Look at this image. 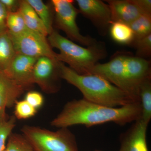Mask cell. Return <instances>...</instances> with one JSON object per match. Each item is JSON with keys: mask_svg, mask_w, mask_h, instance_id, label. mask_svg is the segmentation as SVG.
I'll list each match as a JSON object with an SVG mask.
<instances>
[{"mask_svg": "<svg viewBox=\"0 0 151 151\" xmlns=\"http://www.w3.org/2000/svg\"><path fill=\"white\" fill-rule=\"evenodd\" d=\"M58 67L60 78L76 87L87 101L111 108L135 102L124 91L100 76L78 74L59 61Z\"/></svg>", "mask_w": 151, "mask_h": 151, "instance_id": "obj_2", "label": "cell"}, {"mask_svg": "<svg viewBox=\"0 0 151 151\" xmlns=\"http://www.w3.org/2000/svg\"><path fill=\"white\" fill-rule=\"evenodd\" d=\"M51 3L55 13L57 27L64 32L69 40L87 47L97 42L94 39L85 36L80 33L76 22V17L80 12L73 5V1L52 0Z\"/></svg>", "mask_w": 151, "mask_h": 151, "instance_id": "obj_5", "label": "cell"}, {"mask_svg": "<svg viewBox=\"0 0 151 151\" xmlns=\"http://www.w3.org/2000/svg\"><path fill=\"white\" fill-rule=\"evenodd\" d=\"M148 124L140 119L122 135L119 151H149L147 142Z\"/></svg>", "mask_w": 151, "mask_h": 151, "instance_id": "obj_12", "label": "cell"}, {"mask_svg": "<svg viewBox=\"0 0 151 151\" xmlns=\"http://www.w3.org/2000/svg\"><path fill=\"white\" fill-rule=\"evenodd\" d=\"M8 13L5 7L0 1V33L7 31L6 22Z\"/></svg>", "mask_w": 151, "mask_h": 151, "instance_id": "obj_27", "label": "cell"}, {"mask_svg": "<svg viewBox=\"0 0 151 151\" xmlns=\"http://www.w3.org/2000/svg\"><path fill=\"white\" fill-rule=\"evenodd\" d=\"M21 132L35 151H78L75 136L68 128L53 132L25 125Z\"/></svg>", "mask_w": 151, "mask_h": 151, "instance_id": "obj_4", "label": "cell"}, {"mask_svg": "<svg viewBox=\"0 0 151 151\" xmlns=\"http://www.w3.org/2000/svg\"><path fill=\"white\" fill-rule=\"evenodd\" d=\"M132 45L136 49L135 56L145 59L151 56V34L145 37L135 40Z\"/></svg>", "mask_w": 151, "mask_h": 151, "instance_id": "obj_25", "label": "cell"}, {"mask_svg": "<svg viewBox=\"0 0 151 151\" xmlns=\"http://www.w3.org/2000/svg\"><path fill=\"white\" fill-rule=\"evenodd\" d=\"M24 100L37 110L42 107L44 102L43 95L39 92L35 91L28 92Z\"/></svg>", "mask_w": 151, "mask_h": 151, "instance_id": "obj_26", "label": "cell"}, {"mask_svg": "<svg viewBox=\"0 0 151 151\" xmlns=\"http://www.w3.org/2000/svg\"><path fill=\"white\" fill-rule=\"evenodd\" d=\"M124 63L130 97L134 102H140L139 89L141 84L146 80L151 78L150 61L126 53Z\"/></svg>", "mask_w": 151, "mask_h": 151, "instance_id": "obj_7", "label": "cell"}, {"mask_svg": "<svg viewBox=\"0 0 151 151\" xmlns=\"http://www.w3.org/2000/svg\"><path fill=\"white\" fill-rule=\"evenodd\" d=\"M125 53L118 52L108 62L97 63L92 68L89 74L102 76L124 91L130 97L129 87L124 63Z\"/></svg>", "mask_w": 151, "mask_h": 151, "instance_id": "obj_9", "label": "cell"}, {"mask_svg": "<svg viewBox=\"0 0 151 151\" xmlns=\"http://www.w3.org/2000/svg\"><path fill=\"white\" fill-rule=\"evenodd\" d=\"M143 13L151 14V0H137Z\"/></svg>", "mask_w": 151, "mask_h": 151, "instance_id": "obj_29", "label": "cell"}, {"mask_svg": "<svg viewBox=\"0 0 151 151\" xmlns=\"http://www.w3.org/2000/svg\"><path fill=\"white\" fill-rule=\"evenodd\" d=\"M79 12L89 19L101 32H107L111 25V12L108 4L100 0H77Z\"/></svg>", "mask_w": 151, "mask_h": 151, "instance_id": "obj_10", "label": "cell"}, {"mask_svg": "<svg viewBox=\"0 0 151 151\" xmlns=\"http://www.w3.org/2000/svg\"><path fill=\"white\" fill-rule=\"evenodd\" d=\"M19 10L22 14L28 29L40 33L46 37L48 35L43 23L26 0L20 1Z\"/></svg>", "mask_w": 151, "mask_h": 151, "instance_id": "obj_15", "label": "cell"}, {"mask_svg": "<svg viewBox=\"0 0 151 151\" xmlns=\"http://www.w3.org/2000/svg\"><path fill=\"white\" fill-rule=\"evenodd\" d=\"M139 100L142 108L141 119L149 124L151 119V78L146 80L141 84Z\"/></svg>", "mask_w": 151, "mask_h": 151, "instance_id": "obj_18", "label": "cell"}, {"mask_svg": "<svg viewBox=\"0 0 151 151\" xmlns=\"http://www.w3.org/2000/svg\"><path fill=\"white\" fill-rule=\"evenodd\" d=\"M9 34L17 54L36 58L47 57L57 60V53L52 50L46 37L42 35L29 29L17 35Z\"/></svg>", "mask_w": 151, "mask_h": 151, "instance_id": "obj_6", "label": "cell"}, {"mask_svg": "<svg viewBox=\"0 0 151 151\" xmlns=\"http://www.w3.org/2000/svg\"><path fill=\"white\" fill-rule=\"evenodd\" d=\"M14 116L19 120H25L33 117L37 110L27 103L25 100L17 101L14 105Z\"/></svg>", "mask_w": 151, "mask_h": 151, "instance_id": "obj_24", "label": "cell"}, {"mask_svg": "<svg viewBox=\"0 0 151 151\" xmlns=\"http://www.w3.org/2000/svg\"><path fill=\"white\" fill-rule=\"evenodd\" d=\"M16 54L13 44L8 31L0 33V69L5 71Z\"/></svg>", "mask_w": 151, "mask_h": 151, "instance_id": "obj_16", "label": "cell"}, {"mask_svg": "<svg viewBox=\"0 0 151 151\" xmlns=\"http://www.w3.org/2000/svg\"><path fill=\"white\" fill-rule=\"evenodd\" d=\"M16 123V118L13 116L9 117L6 114L0 116V151H4L7 140L12 133Z\"/></svg>", "mask_w": 151, "mask_h": 151, "instance_id": "obj_22", "label": "cell"}, {"mask_svg": "<svg viewBox=\"0 0 151 151\" xmlns=\"http://www.w3.org/2000/svg\"><path fill=\"white\" fill-rule=\"evenodd\" d=\"M58 61L47 57L39 58L34 67L32 73L33 84H36L44 92L54 93L60 88Z\"/></svg>", "mask_w": 151, "mask_h": 151, "instance_id": "obj_8", "label": "cell"}, {"mask_svg": "<svg viewBox=\"0 0 151 151\" xmlns=\"http://www.w3.org/2000/svg\"><path fill=\"white\" fill-rule=\"evenodd\" d=\"M38 58L16 53L4 72L17 84L25 89H27L34 84L33 70Z\"/></svg>", "mask_w": 151, "mask_h": 151, "instance_id": "obj_11", "label": "cell"}, {"mask_svg": "<svg viewBox=\"0 0 151 151\" xmlns=\"http://www.w3.org/2000/svg\"><path fill=\"white\" fill-rule=\"evenodd\" d=\"M101 151L96 150V151Z\"/></svg>", "mask_w": 151, "mask_h": 151, "instance_id": "obj_30", "label": "cell"}, {"mask_svg": "<svg viewBox=\"0 0 151 151\" xmlns=\"http://www.w3.org/2000/svg\"><path fill=\"white\" fill-rule=\"evenodd\" d=\"M47 40L51 47L59 50L57 56L58 61L67 63L71 69L81 75L89 74L92 68L106 55V49L102 42H97L84 47L54 29L49 35Z\"/></svg>", "mask_w": 151, "mask_h": 151, "instance_id": "obj_3", "label": "cell"}, {"mask_svg": "<svg viewBox=\"0 0 151 151\" xmlns=\"http://www.w3.org/2000/svg\"><path fill=\"white\" fill-rule=\"evenodd\" d=\"M112 39L117 43L130 45L134 40V32L129 24L120 22H112L109 27Z\"/></svg>", "mask_w": 151, "mask_h": 151, "instance_id": "obj_17", "label": "cell"}, {"mask_svg": "<svg viewBox=\"0 0 151 151\" xmlns=\"http://www.w3.org/2000/svg\"><path fill=\"white\" fill-rule=\"evenodd\" d=\"M32 7L46 27L48 35L53 29L52 27V18L51 11L48 6L41 0H26Z\"/></svg>", "mask_w": 151, "mask_h": 151, "instance_id": "obj_19", "label": "cell"}, {"mask_svg": "<svg viewBox=\"0 0 151 151\" xmlns=\"http://www.w3.org/2000/svg\"><path fill=\"white\" fill-rule=\"evenodd\" d=\"M141 116L140 102L111 108L91 103L83 98L68 102L50 124L59 129L76 125L90 127L108 122L124 126L141 119Z\"/></svg>", "mask_w": 151, "mask_h": 151, "instance_id": "obj_1", "label": "cell"}, {"mask_svg": "<svg viewBox=\"0 0 151 151\" xmlns=\"http://www.w3.org/2000/svg\"><path fill=\"white\" fill-rule=\"evenodd\" d=\"M4 151H35L23 135L12 133Z\"/></svg>", "mask_w": 151, "mask_h": 151, "instance_id": "obj_23", "label": "cell"}, {"mask_svg": "<svg viewBox=\"0 0 151 151\" xmlns=\"http://www.w3.org/2000/svg\"><path fill=\"white\" fill-rule=\"evenodd\" d=\"M112 22L129 24L143 13L137 0H108Z\"/></svg>", "mask_w": 151, "mask_h": 151, "instance_id": "obj_13", "label": "cell"}, {"mask_svg": "<svg viewBox=\"0 0 151 151\" xmlns=\"http://www.w3.org/2000/svg\"><path fill=\"white\" fill-rule=\"evenodd\" d=\"M8 12H12L19 10L20 1L17 0H0Z\"/></svg>", "mask_w": 151, "mask_h": 151, "instance_id": "obj_28", "label": "cell"}, {"mask_svg": "<svg viewBox=\"0 0 151 151\" xmlns=\"http://www.w3.org/2000/svg\"><path fill=\"white\" fill-rule=\"evenodd\" d=\"M25 89L0 69V116L6 114V109L14 105Z\"/></svg>", "mask_w": 151, "mask_h": 151, "instance_id": "obj_14", "label": "cell"}, {"mask_svg": "<svg viewBox=\"0 0 151 151\" xmlns=\"http://www.w3.org/2000/svg\"><path fill=\"white\" fill-rule=\"evenodd\" d=\"M129 25L134 32V40L147 36L151 34V14H143Z\"/></svg>", "mask_w": 151, "mask_h": 151, "instance_id": "obj_20", "label": "cell"}, {"mask_svg": "<svg viewBox=\"0 0 151 151\" xmlns=\"http://www.w3.org/2000/svg\"><path fill=\"white\" fill-rule=\"evenodd\" d=\"M7 29L9 34L17 35L28 29L19 11L8 12L7 17Z\"/></svg>", "mask_w": 151, "mask_h": 151, "instance_id": "obj_21", "label": "cell"}]
</instances>
